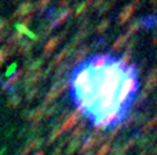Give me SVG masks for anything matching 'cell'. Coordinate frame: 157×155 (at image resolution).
Wrapping results in <instances>:
<instances>
[{
    "instance_id": "cell-1",
    "label": "cell",
    "mask_w": 157,
    "mask_h": 155,
    "mask_svg": "<svg viewBox=\"0 0 157 155\" xmlns=\"http://www.w3.org/2000/svg\"><path fill=\"white\" fill-rule=\"evenodd\" d=\"M138 88H139L138 77L136 76H124L119 89L121 91V92H124L125 95L134 98V95L138 92Z\"/></svg>"
},
{
    "instance_id": "cell-2",
    "label": "cell",
    "mask_w": 157,
    "mask_h": 155,
    "mask_svg": "<svg viewBox=\"0 0 157 155\" xmlns=\"http://www.w3.org/2000/svg\"><path fill=\"white\" fill-rule=\"evenodd\" d=\"M112 58V55H95L92 56L91 59H88L86 63V66L92 71H98V70H102L106 65H108L109 59Z\"/></svg>"
},
{
    "instance_id": "cell-3",
    "label": "cell",
    "mask_w": 157,
    "mask_h": 155,
    "mask_svg": "<svg viewBox=\"0 0 157 155\" xmlns=\"http://www.w3.org/2000/svg\"><path fill=\"white\" fill-rule=\"evenodd\" d=\"M65 36H66V33L63 32V33H61L59 36H57V37H52L50 41H47V44L44 45V48H43V58H48L50 55L52 54V51L57 48L58 44L61 43V40H62V38H65Z\"/></svg>"
},
{
    "instance_id": "cell-4",
    "label": "cell",
    "mask_w": 157,
    "mask_h": 155,
    "mask_svg": "<svg viewBox=\"0 0 157 155\" xmlns=\"http://www.w3.org/2000/svg\"><path fill=\"white\" fill-rule=\"evenodd\" d=\"M35 5H33L32 2H25L22 3L21 5L18 7V10L14 13V18H18V16H26V15H30V14H33V11H35Z\"/></svg>"
},
{
    "instance_id": "cell-5",
    "label": "cell",
    "mask_w": 157,
    "mask_h": 155,
    "mask_svg": "<svg viewBox=\"0 0 157 155\" xmlns=\"http://www.w3.org/2000/svg\"><path fill=\"white\" fill-rule=\"evenodd\" d=\"M134 11H135V4H128L127 7H124L121 10V13L119 14V25H123V23H125V22L128 21V19L132 16V14H134Z\"/></svg>"
},
{
    "instance_id": "cell-6",
    "label": "cell",
    "mask_w": 157,
    "mask_h": 155,
    "mask_svg": "<svg viewBox=\"0 0 157 155\" xmlns=\"http://www.w3.org/2000/svg\"><path fill=\"white\" fill-rule=\"evenodd\" d=\"M71 14H72V10H63L62 13H61V15L57 16V18H55V21L52 22L51 25H50V29L52 30L54 27H57V26H59L61 23H63V22H65L66 19L71 16Z\"/></svg>"
},
{
    "instance_id": "cell-7",
    "label": "cell",
    "mask_w": 157,
    "mask_h": 155,
    "mask_svg": "<svg viewBox=\"0 0 157 155\" xmlns=\"http://www.w3.org/2000/svg\"><path fill=\"white\" fill-rule=\"evenodd\" d=\"M157 80H156V69H152L149 74L146 77V85H145V92H150L155 88Z\"/></svg>"
},
{
    "instance_id": "cell-8",
    "label": "cell",
    "mask_w": 157,
    "mask_h": 155,
    "mask_svg": "<svg viewBox=\"0 0 157 155\" xmlns=\"http://www.w3.org/2000/svg\"><path fill=\"white\" fill-rule=\"evenodd\" d=\"M90 49H91V47H90V45H84V47H81L78 51H76L75 58H73V63H76V65L81 63V60L86 58V55L90 52Z\"/></svg>"
},
{
    "instance_id": "cell-9",
    "label": "cell",
    "mask_w": 157,
    "mask_h": 155,
    "mask_svg": "<svg viewBox=\"0 0 157 155\" xmlns=\"http://www.w3.org/2000/svg\"><path fill=\"white\" fill-rule=\"evenodd\" d=\"M32 49H33V43H29L28 40H22L21 43H19V45H18L19 54L26 55V56H29V55H30Z\"/></svg>"
},
{
    "instance_id": "cell-10",
    "label": "cell",
    "mask_w": 157,
    "mask_h": 155,
    "mask_svg": "<svg viewBox=\"0 0 157 155\" xmlns=\"http://www.w3.org/2000/svg\"><path fill=\"white\" fill-rule=\"evenodd\" d=\"M78 114H80V111L78 110H76V111L73 113V114H71V117L68 118V120L65 121V124L62 125V128H61V131H68V129H71L72 126L76 124V121H77V118H78Z\"/></svg>"
},
{
    "instance_id": "cell-11",
    "label": "cell",
    "mask_w": 157,
    "mask_h": 155,
    "mask_svg": "<svg viewBox=\"0 0 157 155\" xmlns=\"http://www.w3.org/2000/svg\"><path fill=\"white\" fill-rule=\"evenodd\" d=\"M127 43H128V36L127 34H121V36H119L117 40L113 43L112 49H113V51H119V49L124 48V47L127 45Z\"/></svg>"
},
{
    "instance_id": "cell-12",
    "label": "cell",
    "mask_w": 157,
    "mask_h": 155,
    "mask_svg": "<svg viewBox=\"0 0 157 155\" xmlns=\"http://www.w3.org/2000/svg\"><path fill=\"white\" fill-rule=\"evenodd\" d=\"M24 69H22V70H18V71H15V73H14V76H11L10 77V80H8V81H6L4 84H3V89H7V88H13V85L15 84L17 81H18L19 80V77L22 76V73H24Z\"/></svg>"
},
{
    "instance_id": "cell-13",
    "label": "cell",
    "mask_w": 157,
    "mask_h": 155,
    "mask_svg": "<svg viewBox=\"0 0 157 155\" xmlns=\"http://www.w3.org/2000/svg\"><path fill=\"white\" fill-rule=\"evenodd\" d=\"M141 23L142 26L145 27H149V29H153L156 25V16L155 15H149L146 18H141Z\"/></svg>"
},
{
    "instance_id": "cell-14",
    "label": "cell",
    "mask_w": 157,
    "mask_h": 155,
    "mask_svg": "<svg viewBox=\"0 0 157 155\" xmlns=\"http://www.w3.org/2000/svg\"><path fill=\"white\" fill-rule=\"evenodd\" d=\"M139 27H142V23H141V19H135V21L132 22V23L128 26V29H127V33L125 34L127 36H131V34H134V33H136L139 30Z\"/></svg>"
},
{
    "instance_id": "cell-15",
    "label": "cell",
    "mask_w": 157,
    "mask_h": 155,
    "mask_svg": "<svg viewBox=\"0 0 157 155\" xmlns=\"http://www.w3.org/2000/svg\"><path fill=\"white\" fill-rule=\"evenodd\" d=\"M19 103H21V96L19 95H11L10 98H8V102H7V104L11 107V109L18 107Z\"/></svg>"
},
{
    "instance_id": "cell-16",
    "label": "cell",
    "mask_w": 157,
    "mask_h": 155,
    "mask_svg": "<svg viewBox=\"0 0 157 155\" xmlns=\"http://www.w3.org/2000/svg\"><path fill=\"white\" fill-rule=\"evenodd\" d=\"M44 114V109L43 107H39L37 110H33V111L29 113V120H33V121H39L41 118V115Z\"/></svg>"
},
{
    "instance_id": "cell-17",
    "label": "cell",
    "mask_w": 157,
    "mask_h": 155,
    "mask_svg": "<svg viewBox=\"0 0 157 155\" xmlns=\"http://www.w3.org/2000/svg\"><path fill=\"white\" fill-rule=\"evenodd\" d=\"M69 69V62H66V63H62L61 66H58V70H57V73H55V78H59V77H62L63 74L66 73V70Z\"/></svg>"
},
{
    "instance_id": "cell-18",
    "label": "cell",
    "mask_w": 157,
    "mask_h": 155,
    "mask_svg": "<svg viewBox=\"0 0 157 155\" xmlns=\"http://www.w3.org/2000/svg\"><path fill=\"white\" fill-rule=\"evenodd\" d=\"M109 26H110V21L109 19H102V22L97 26V33H103Z\"/></svg>"
},
{
    "instance_id": "cell-19",
    "label": "cell",
    "mask_w": 157,
    "mask_h": 155,
    "mask_svg": "<svg viewBox=\"0 0 157 155\" xmlns=\"http://www.w3.org/2000/svg\"><path fill=\"white\" fill-rule=\"evenodd\" d=\"M15 29H17V33H19L21 36L28 34V33L30 32V30L28 29V26H25V25H22V23H17L15 25Z\"/></svg>"
},
{
    "instance_id": "cell-20",
    "label": "cell",
    "mask_w": 157,
    "mask_h": 155,
    "mask_svg": "<svg viewBox=\"0 0 157 155\" xmlns=\"http://www.w3.org/2000/svg\"><path fill=\"white\" fill-rule=\"evenodd\" d=\"M39 88H33V89H30V91H28V93H26V99L28 100H33L35 98H37V95H39Z\"/></svg>"
},
{
    "instance_id": "cell-21",
    "label": "cell",
    "mask_w": 157,
    "mask_h": 155,
    "mask_svg": "<svg viewBox=\"0 0 157 155\" xmlns=\"http://www.w3.org/2000/svg\"><path fill=\"white\" fill-rule=\"evenodd\" d=\"M87 5H88V4H87L86 2L80 3V4H78L77 7H76V11H75V14H76L77 16L80 15V14H83V13H84V10H86V7H87Z\"/></svg>"
},
{
    "instance_id": "cell-22",
    "label": "cell",
    "mask_w": 157,
    "mask_h": 155,
    "mask_svg": "<svg viewBox=\"0 0 157 155\" xmlns=\"http://www.w3.org/2000/svg\"><path fill=\"white\" fill-rule=\"evenodd\" d=\"M50 2H51V0H40V2H39V4H37V8L40 11H44L47 8V5L50 4Z\"/></svg>"
},
{
    "instance_id": "cell-23",
    "label": "cell",
    "mask_w": 157,
    "mask_h": 155,
    "mask_svg": "<svg viewBox=\"0 0 157 155\" xmlns=\"http://www.w3.org/2000/svg\"><path fill=\"white\" fill-rule=\"evenodd\" d=\"M15 70H17V63L14 62L13 65H11L10 67L7 69V71H6V76H7V77H11V76H13V73H15Z\"/></svg>"
},
{
    "instance_id": "cell-24",
    "label": "cell",
    "mask_w": 157,
    "mask_h": 155,
    "mask_svg": "<svg viewBox=\"0 0 157 155\" xmlns=\"http://www.w3.org/2000/svg\"><path fill=\"white\" fill-rule=\"evenodd\" d=\"M113 4H114V2H108V3L105 2V3L102 4V10H101V13H106V11H108Z\"/></svg>"
},
{
    "instance_id": "cell-25",
    "label": "cell",
    "mask_w": 157,
    "mask_h": 155,
    "mask_svg": "<svg viewBox=\"0 0 157 155\" xmlns=\"http://www.w3.org/2000/svg\"><path fill=\"white\" fill-rule=\"evenodd\" d=\"M105 2H106V0H97V2L94 3V5H92V8H99Z\"/></svg>"
},
{
    "instance_id": "cell-26",
    "label": "cell",
    "mask_w": 157,
    "mask_h": 155,
    "mask_svg": "<svg viewBox=\"0 0 157 155\" xmlns=\"http://www.w3.org/2000/svg\"><path fill=\"white\" fill-rule=\"evenodd\" d=\"M69 3H71V0H61L59 2V7H65V5H68Z\"/></svg>"
},
{
    "instance_id": "cell-27",
    "label": "cell",
    "mask_w": 157,
    "mask_h": 155,
    "mask_svg": "<svg viewBox=\"0 0 157 155\" xmlns=\"http://www.w3.org/2000/svg\"><path fill=\"white\" fill-rule=\"evenodd\" d=\"M92 2H94V0H87V2H86V3H87V4H91V3H92Z\"/></svg>"
}]
</instances>
